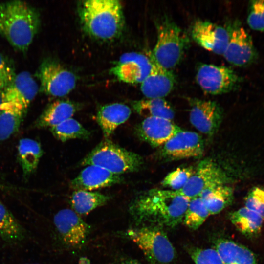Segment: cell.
<instances>
[{"label": "cell", "instance_id": "1", "mask_svg": "<svg viewBox=\"0 0 264 264\" xmlns=\"http://www.w3.org/2000/svg\"><path fill=\"white\" fill-rule=\"evenodd\" d=\"M189 199L176 191L152 189L132 201L129 212L140 224L174 228L183 221Z\"/></svg>", "mask_w": 264, "mask_h": 264}, {"label": "cell", "instance_id": "2", "mask_svg": "<svg viewBox=\"0 0 264 264\" xmlns=\"http://www.w3.org/2000/svg\"><path fill=\"white\" fill-rule=\"evenodd\" d=\"M40 23L38 11L27 2L12 0L0 3V36L16 50H28Z\"/></svg>", "mask_w": 264, "mask_h": 264}, {"label": "cell", "instance_id": "3", "mask_svg": "<svg viewBox=\"0 0 264 264\" xmlns=\"http://www.w3.org/2000/svg\"><path fill=\"white\" fill-rule=\"evenodd\" d=\"M83 30L93 38L110 41L119 37L125 27L122 4L116 0H88L78 5Z\"/></svg>", "mask_w": 264, "mask_h": 264}, {"label": "cell", "instance_id": "4", "mask_svg": "<svg viewBox=\"0 0 264 264\" xmlns=\"http://www.w3.org/2000/svg\"><path fill=\"white\" fill-rule=\"evenodd\" d=\"M157 40L150 57L169 70L180 62L189 44L186 33L174 22L163 17L156 22Z\"/></svg>", "mask_w": 264, "mask_h": 264}, {"label": "cell", "instance_id": "5", "mask_svg": "<svg viewBox=\"0 0 264 264\" xmlns=\"http://www.w3.org/2000/svg\"><path fill=\"white\" fill-rule=\"evenodd\" d=\"M143 163V158L138 154L121 147L109 139H105L83 158L81 165L98 166L120 175L138 171Z\"/></svg>", "mask_w": 264, "mask_h": 264}, {"label": "cell", "instance_id": "6", "mask_svg": "<svg viewBox=\"0 0 264 264\" xmlns=\"http://www.w3.org/2000/svg\"><path fill=\"white\" fill-rule=\"evenodd\" d=\"M126 234L152 264H169L174 260L175 248L160 228L143 225L128 229Z\"/></svg>", "mask_w": 264, "mask_h": 264}, {"label": "cell", "instance_id": "7", "mask_svg": "<svg viewBox=\"0 0 264 264\" xmlns=\"http://www.w3.org/2000/svg\"><path fill=\"white\" fill-rule=\"evenodd\" d=\"M41 90L47 95L63 97L75 87L76 77L58 61L46 59L40 65L37 73Z\"/></svg>", "mask_w": 264, "mask_h": 264}, {"label": "cell", "instance_id": "8", "mask_svg": "<svg viewBox=\"0 0 264 264\" xmlns=\"http://www.w3.org/2000/svg\"><path fill=\"white\" fill-rule=\"evenodd\" d=\"M196 81L205 92L218 95L236 89L242 80L230 67L202 64L197 69Z\"/></svg>", "mask_w": 264, "mask_h": 264}, {"label": "cell", "instance_id": "9", "mask_svg": "<svg viewBox=\"0 0 264 264\" xmlns=\"http://www.w3.org/2000/svg\"><path fill=\"white\" fill-rule=\"evenodd\" d=\"M229 40L223 56L231 64L246 66L256 61L258 53L249 34L238 22L226 27Z\"/></svg>", "mask_w": 264, "mask_h": 264}, {"label": "cell", "instance_id": "10", "mask_svg": "<svg viewBox=\"0 0 264 264\" xmlns=\"http://www.w3.org/2000/svg\"><path fill=\"white\" fill-rule=\"evenodd\" d=\"M227 179L225 172L214 161L206 158L199 163L186 185L176 191L190 199L199 196L209 187L226 184Z\"/></svg>", "mask_w": 264, "mask_h": 264}, {"label": "cell", "instance_id": "11", "mask_svg": "<svg viewBox=\"0 0 264 264\" xmlns=\"http://www.w3.org/2000/svg\"><path fill=\"white\" fill-rule=\"evenodd\" d=\"M151 67L150 57L138 52H128L119 58L110 72L121 82L141 84L149 74Z\"/></svg>", "mask_w": 264, "mask_h": 264}, {"label": "cell", "instance_id": "12", "mask_svg": "<svg viewBox=\"0 0 264 264\" xmlns=\"http://www.w3.org/2000/svg\"><path fill=\"white\" fill-rule=\"evenodd\" d=\"M189 119L201 133L213 136L218 131L223 117V110L214 101L193 99L190 101Z\"/></svg>", "mask_w": 264, "mask_h": 264}, {"label": "cell", "instance_id": "13", "mask_svg": "<svg viewBox=\"0 0 264 264\" xmlns=\"http://www.w3.org/2000/svg\"><path fill=\"white\" fill-rule=\"evenodd\" d=\"M204 150V141L199 134L182 130L162 146L161 153L167 159L178 160L199 157Z\"/></svg>", "mask_w": 264, "mask_h": 264}, {"label": "cell", "instance_id": "14", "mask_svg": "<svg viewBox=\"0 0 264 264\" xmlns=\"http://www.w3.org/2000/svg\"><path fill=\"white\" fill-rule=\"evenodd\" d=\"M54 223L63 242L73 247L82 245L89 232V226L78 214L69 209L57 212Z\"/></svg>", "mask_w": 264, "mask_h": 264}, {"label": "cell", "instance_id": "15", "mask_svg": "<svg viewBox=\"0 0 264 264\" xmlns=\"http://www.w3.org/2000/svg\"><path fill=\"white\" fill-rule=\"evenodd\" d=\"M193 39L200 46L218 55H223L229 40L227 28L211 22L198 20L191 30Z\"/></svg>", "mask_w": 264, "mask_h": 264}, {"label": "cell", "instance_id": "16", "mask_svg": "<svg viewBox=\"0 0 264 264\" xmlns=\"http://www.w3.org/2000/svg\"><path fill=\"white\" fill-rule=\"evenodd\" d=\"M181 130L171 120L154 117L145 118L135 129L138 137L153 147L163 146Z\"/></svg>", "mask_w": 264, "mask_h": 264}, {"label": "cell", "instance_id": "17", "mask_svg": "<svg viewBox=\"0 0 264 264\" xmlns=\"http://www.w3.org/2000/svg\"><path fill=\"white\" fill-rule=\"evenodd\" d=\"M151 70L141 83L140 89L146 98H163L174 89L176 78L171 70L160 66L150 56Z\"/></svg>", "mask_w": 264, "mask_h": 264}, {"label": "cell", "instance_id": "18", "mask_svg": "<svg viewBox=\"0 0 264 264\" xmlns=\"http://www.w3.org/2000/svg\"><path fill=\"white\" fill-rule=\"evenodd\" d=\"M123 178L101 167L89 165L83 169L70 182L75 190L91 191L122 183Z\"/></svg>", "mask_w": 264, "mask_h": 264}, {"label": "cell", "instance_id": "19", "mask_svg": "<svg viewBox=\"0 0 264 264\" xmlns=\"http://www.w3.org/2000/svg\"><path fill=\"white\" fill-rule=\"evenodd\" d=\"M39 91V86L27 71L16 74L12 83L2 92V102H13L27 110Z\"/></svg>", "mask_w": 264, "mask_h": 264}, {"label": "cell", "instance_id": "20", "mask_svg": "<svg viewBox=\"0 0 264 264\" xmlns=\"http://www.w3.org/2000/svg\"><path fill=\"white\" fill-rule=\"evenodd\" d=\"M131 114V109L123 103H111L101 107L96 120L105 139H108L119 125L125 123Z\"/></svg>", "mask_w": 264, "mask_h": 264}, {"label": "cell", "instance_id": "21", "mask_svg": "<svg viewBox=\"0 0 264 264\" xmlns=\"http://www.w3.org/2000/svg\"><path fill=\"white\" fill-rule=\"evenodd\" d=\"M80 109V105L68 100H58L48 105L37 120L39 128L55 126L71 117Z\"/></svg>", "mask_w": 264, "mask_h": 264}, {"label": "cell", "instance_id": "22", "mask_svg": "<svg viewBox=\"0 0 264 264\" xmlns=\"http://www.w3.org/2000/svg\"><path fill=\"white\" fill-rule=\"evenodd\" d=\"M27 110L13 102H2L0 109V141L9 138L17 132Z\"/></svg>", "mask_w": 264, "mask_h": 264}, {"label": "cell", "instance_id": "23", "mask_svg": "<svg viewBox=\"0 0 264 264\" xmlns=\"http://www.w3.org/2000/svg\"><path fill=\"white\" fill-rule=\"evenodd\" d=\"M43 155L40 144L32 139L22 138L18 145V159L23 176L27 177L35 171Z\"/></svg>", "mask_w": 264, "mask_h": 264}, {"label": "cell", "instance_id": "24", "mask_svg": "<svg viewBox=\"0 0 264 264\" xmlns=\"http://www.w3.org/2000/svg\"><path fill=\"white\" fill-rule=\"evenodd\" d=\"M215 249L223 264H255L253 253L246 247L232 241L219 240Z\"/></svg>", "mask_w": 264, "mask_h": 264}, {"label": "cell", "instance_id": "25", "mask_svg": "<svg viewBox=\"0 0 264 264\" xmlns=\"http://www.w3.org/2000/svg\"><path fill=\"white\" fill-rule=\"evenodd\" d=\"M210 215L220 213L233 200L232 188L226 184L215 185L204 190L199 195Z\"/></svg>", "mask_w": 264, "mask_h": 264}, {"label": "cell", "instance_id": "26", "mask_svg": "<svg viewBox=\"0 0 264 264\" xmlns=\"http://www.w3.org/2000/svg\"><path fill=\"white\" fill-rule=\"evenodd\" d=\"M134 111L146 117H161L172 120L175 112L169 103L164 98H146L132 101Z\"/></svg>", "mask_w": 264, "mask_h": 264}, {"label": "cell", "instance_id": "27", "mask_svg": "<svg viewBox=\"0 0 264 264\" xmlns=\"http://www.w3.org/2000/svg\"><path fill=\"white\" fill-rule=\"evenodd\" d=\"M110 199V196L97 192L75 190L71 197V204L77 214L85 215L105 204Z\"/></svg>", "mask_w": 264, "mask_h": 264}, {"label": "cell", "instance_id": "28", "mask_svg": "<svg viewBox=\"0 0 264 264\" xmlns=\"http://www.w3.org/2000/svg\"><path fill=\"white\" fill-rule=\"evenodd\" d=\"M263 219L259 214L246 207L233 212L230 216L231 221L236 228L246 235L257 234L261 229Z\"/></svg>", "mask_w": 264, "mask_h": 264}, {"label": "cell", "instance_id": "29", "mask_svg": "<svg viewBox=\"0 0 264 264\" xmlns=\"http://www.w3.org/2000/svg\"><path fill=\"white\" fill-rule=\"evenodd\" d=\"M0 236L9 242H17L23 239L24 231L7 208L0 202Z\"/></svg>", "mask_w": 264, "mask_h": 264}, {"label": "cell", "instance_id": "30", "mask_svg": "<svg viewBox=\"0 0 264 264\" xmlns=\"http://www.w3.org/2000/svg\"><path fill=\"white\" fill-rule=\"evenodd\" d=\"M54 136L62 142L72 139H88L90 132L77 120L70 118L50 128Z\"/></svg>", "mask_w": 264, "mask_h": 264}, {"label": "cell", "instance_id": "31", "mask_svg": "<svg viewBox=\"0 0 264 264\" xmlns=\"http://www.w3.org/2000/svg\"><path fill=\"white\" fill-rule=\"evenodd\" d=\"M210 213L199 196L189 199L183 221L188 228L196 230L205 221Z\"/></svg>", "mask_w": 264, "mask_h": 264}, {"label": "cell", "instance_id": "32", "mask_svg": "<svg viewBox=\"0 0 264 264\" xmlns=\"http://www.w3.org/2000/svg\"><path fill=\"white\" fill-rule=\"evenodd\" d=\"M192 167H179L166 175L161 182V185L171 190L178 191L187 183L194 174Z\"/></svg>", "mask_w": 264, "mask_h": 264}, {"label": "cell", "instance_id": "33", "mask_svg": "<svg viewBox=\"0 0 264 264\" xmlns=\"http://www.w3.org/2000/svg\"><path fill=\"white\" fill-rule=\"evenodd\" d=\"M247 22L252 29L264 31V0H253L249 1Z\"/></svg>", "mask_w": 264, "mask_h": 264}, {"label": "cell", "instance_id": "34", "mask_svg": "<svg viewBox=\"0 0 264 264\" xmlns=\"http://www.w3.org/2000/svg\"><path fill=\"white\" fill-rule=\"evenodd\" d=\"M190 255L196 264H223L215 249L196 248L191 250Z\"/></svg>", "mask_w": 264, "mask_h": 264}, {"label": "cell", "instance_id": "35", "mask_svg": "<svg viewBox=\"0 0 264 264\" xmlns=\"http://www.w3.org/2000/svg\"><path fill=\"white\" fill-rule=\"evenodd\" d=\"M245 205L264 218V188H253L245 199Z\"/></svg>", "mask_w": 264, "mask_h": 264}, {"label": "cell", "instance_id": "36", "mask_svg": "<svg viewBox=\"0 0 264 264\" xmlns=\"http://www.w3.org/2000/svg\"><path fill=\"white\" fill-rule=\"evenodd\" d=\"M16 74L13 64L0 53V90H5L13 81Z\"/></svg>", "mask_w": 264, "mask_h": 264}, {"label": "cell", "instance_id": "37", "mask_svg": "<svg viewBox=\"0 0 264 264\" xmlns=\"http://www.w3.org/2000/svg\"><path fill=\"white\" fill-rule=\"evenodd\" d=\"M119 264H141L135 260L126 259L122 260Z\"/></svg>", "mask_w": 264, "mask_h": 264}, {"label": "cell", "instance_id": "38", "mask_svg": "<svg viewBox=\"0 0 264 264\" xmlns=\"http://www.w3.org/2000/svg\"><path fill=\"white\" fill-rule=\"evenodd\" d=\"M79 264H90L89 260L85 257H82L79 260Z\"/></svg>", "mask_w": 264, "mask_h": 264}, {"label": "cell", "instance_id": "39", "mask_svg": "<svg viewBox=\"0 0 264 264\" xmlns=\"http://www.w3.org/2000/svg\"><path fill=\"white\" fill-rule=\"evenodd\" d=\"M2 92L3 91L0 90V109L2 103Z\"/></svg>", "mask_w": 264, "mask_h": 264}, {"label": "cell", "instance_id": "40", "mask_svg": "<svg viewBox=\"0 0 264 264\" xmlns=\"http://www.w3.org/2000/svg\"></svg>", "mask_w": 264, "mask_h": 264}]
</instances>
